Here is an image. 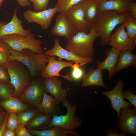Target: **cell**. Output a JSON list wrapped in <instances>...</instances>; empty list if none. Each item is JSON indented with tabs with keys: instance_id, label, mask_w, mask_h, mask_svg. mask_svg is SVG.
I'll use <instances>...</instances> for the list:
<instances>
[{
	"instance_id": "35",
	"label": "cell",
	"mask_w": 136,
	"mask_h": 136,
	"mask_svg": "<svg viewBox=\"0 0 136 136\" xmlns=\"http://www.w3.org/2000/svg\"><path fill=\"white\" fill-rule=\"evenodd\" d=\"M0 82L7 84H11L10 79L7 69L0 64Z\"/></svg>"
},
{
	"instance_id": "34",
	"label": "cell",
	"mask_w": 136,
	"mask_h": 136,
	"mask_svg": "<svg viewBox=\"0 0 136 136\" xmlns=\"http://www.w3.org/2000/svg\"><path fill=\"white\" fill-rule=\"evenodd\" d=\"M33 4V11L39 12L48 9V5L50 0H30Z\"/></svg>"
},
{
	"instance_id": "31",
	"label": "cell",
	"mask_w": 136,
	"mask_h": 136,
	"mask_svg": "<svg viewBox=\"0 0 136 136\" xmlns=\"http://www.w3.org/2000/svg\"><path fill=\"white\" fill-rule=\"evenodd\" d=\"M11 84H7L0 82V99L1 100L8 99L12 96L15 89L12 88Z\"/></svg>"
},
{
	"instance_id": "10",
	"label": "cell",
	"mask_w": 136,
	"mask_h": 136,
	"mask_svg": "<svg viewBox=\"0 0 136 136\" xmlns=\"http://www.w3.org/2000/svg\"><path fill=\"white\" fill-rule=\"evenodd\" d=\"M124 86V81L122 80H120L112 90L101 92L104 95L109 99L111 103V107L114 111H116L117 120L120 115V111L121 108H130L132 106L130 103L126 101L123 97V91Z\"/></svg>"
},
{
	"instance_id": "29",
	"label": "cell",
	"mask_w": 136,
	"mask_h": 136,
	"mask_svg": "<svg viewBox=\"0 0 136 136\" xmlns=\"http://www.w3.org/2000/svg\"><path fill=\"white\" fill-rule=\"evenodd\" d=\"M83 0H57L55 6L57 8V12L65 13L69 9Z\"/></svg>"
},
{
	"instance_id": "18",
	"label": "cell",
	"mask_w": 136,
	"mask_h": 136,
	"mask_svg": "<svg viewBox=\"0 0 136 136\" xmlns=\"http://www.w3.org/2000/svg\"><path fill=\"white\" fill-rule=\"evenodd\" d=\"M120 51L112 47L111 49H107L106 51L107 57L103 61H98L97 63V67L101 70H108V77L109 79L112 78L116 73V66L118 61Z\"/></svg>"
},
{
	"instance_id": "25",
	"label": "cell",
	"mask_w": 136,
	"mask_h": 136,
	"mask_svg": "<svg viewBox=\"0 0 136 136\" xmlns=\"http://www.w3.org/2000/svg\"><path fill=\"white\" fill-rule=\"evenodd\" d=\"M136 55L129 50L120 51L116 66V73L120 70L136 64Z\"/></svg>"
},
{
	"instance_id": "43",
	"label": "cell",
	"mask_w": 136,
	"mask_h": 136,
	"mask_svg": "<svg viewBox=\"0 0 136 136\" xmlns=\"http://www.w3.org/2000/svg\"><path fill=\"white\" fill-rule=\"evenodd\" d=\"M6 112L4 110L0 113V129L3 122Z\"/></svg>"
},
{
	"instance_id": "32",
	"label": "cell",
	"mask_w": 136,
	"mask_h": 136,
	"mask_svg": "<svg viewBox=\"0 0 136 136\" xmlns=\"http://www.w3.org/2000/svg\"><path fill=\"white\" fill-rule=\"evenodd\" d=\"M81 66L78 63L73 64L71 67L72 69L71 76L73 81H78L83 78L84 75V71L80 67Z\"/></svg>"
},
{
	"instance_id": "24",
	"label": "cell",
	"mask_w": 136,
	"mask_h": 136,
	"mask_svg": "<svg viewBox=\"0 0 136 136\" xmlns=\"http://www.w3.org/2000/svg\"><path fill=\"white\" fill-rule=\"evenodd\" d=\"M0 105L6 111L16 113L30 109L31 108L30 105L23 102L18 98L12 96L7 100H0Z\"/></svg>"
},
{
	"instance_id": "46",
	"label": "cell",
	"mask_w": 136,
	"mask_h": 136,
	"mask_svg": "<svg viewBox=\"0 0 136 136\" xmlns=\"http://www.w3.org/2000/svg\"><path fill=\"white\" fill-rule=\"evenodd\" d=\"M95 0L97 1L98 2H99L101 1H105L106 0Z\"/></svg>"
},
{
	"instance_id": "26",
	"label": "cell",
	"mask_w": 136,
	"mask_h": 136,
	"mask_svg": "<svg viewBox=\"0 0 136 136\" xmlns=\"http://www.w3.org/2000/svg\"><path fill=\"white\" fill-rule=\"evenodd\" d=\"M52 118V117L38 112L25 125L28 130H40L47 126Z\"/></svg>"
},
{
	"instance_id": "3",
	"label": "cell",
	"mask_w": 136,
	"mask_h": 136,
	"mask_svg": "<svg viewBox=\"0 0 136 136\" xmlns=\"http://www.w3.org/2000/svg\"><path fill=\"white\" fill-rule=\"evenodd\" d=\"M10 60L20 62L28 69L31 77L41 75L48 62L45 52L38 54L29 50H24L21 51H16L10 46Z\"/></svg>"
},
{
	"instance_id": "2",
	"label": "cell",
	"mask_w": 136,
	"mask_h": 136,
	"mask_svg": "<svg viewBox=\"0 0 136 136\" xmlns=\"http://www.w3.org/2000/svg\"><path fill=\"white\" fill-rule=\"evenodd\" d=\"M98 37L93 25L90 27L88 33L79 32L68 39L65 49L79 57L93 58L95 53L93 43Z\"/></svg>"
},
{
	"instance_id": "19",
	"label": "cell",
	"mask_w": 136,
	"mask_h": 136,
	"mask_svg": "<svg viewBox=\"0 0 136 136\" xmlns=\"http://www.w3.org/2000/svg\"><path fill=\"white\" fill-rule=\"evenodd\" d=\"M131 0H107L99 2L98 14L107 11H116L120 14L129 12V5Z\"/></svg>"
},
{
	"instance_id": "13",
	"label": "cell",
	"mask_w": 136,
	"mask_h": 136,
	"mask_svg": "<svg viewBox=\"0 0 136 136\" xmlns=\"http://www.w3.org/2000/svg\"><path fill=\"white\" fill-rule=\"evenodd\" d=\"M79 31L70 21L65 13H61L56 17L51 33L54 36H62L70 39Z\"/></svg>"
},
{
	"instance_id": "39",
	"label": "cell",
	"mask_w": 136,
	"mask_h": 136,
	"mask_svg": "<svg viewBox=\"0 0 136 136\" xmlns=\"http://www.w3.org/2000/svg\"><path fill=\"white\" fill-rule=\"evenodd\" d=\"M129 14L136 18V3L135 2H130L129 5Z\"/></svg>"
},
{
	"instance_id": "8",
	"label": "cell",
	"mask_w": 136,
	"mask_h": 136,
	"mask_svg": "<svg viewBox=\"0 0 136 136\" xmlns=\"http://www.w3.org/2000/svg\"><path fill=\"white\" fill-rule=\"evenodd\" d=\"M115 128L126 134L136 135V107L121 108Z\"/></svg>"
},
{
	"instance_id": "16",
	"label": "cell",
	"mask_w": 136,
	"mask_h": 136,
	"mask_svg": "<svg viewBox=\"0 0 136 136\" xmlns=\"http://www.w3.org/2000/svg\"><path fill=\"white\" fill-rule=\"evenodd\" d=\"M43 83L45 92L60 102L62 103L67 98L68 90L62 87V82L57 77L44 79Z\"/></svg>"
},
{
	"instance_id": "22",
	"label": "cell",
	"mask_w": 136,
	"mask_h": 136,
	"mask_svg": "<svg viewBox=\"0 0 136 136\" xmlns=\"http://www.w3.org/2000/svg\"><path fill=\"white\" fill-rule=\"evenodd\" d=\"M80 3L86 22L90 27L98 14L99 2L95 0H83Z\"/></svg>"
},
{
	"instance_id": "11",
	"label": "cell",
	"mask_w": 136,
	"mask_h": 136,
	"mask_svg": "<svg viewBox=\"0 0 136 136\" xmlns=\"http://www.w3.org/2000/svg\"><path fill=\"white\" fill-rule=\"evenodd\" d=\"M57 10V8L55 6L37 12L28 10L24 12L23 16L28 23H36L40 25L43 29L45 30L49 28Z\"/></svg>"
},
{
	"instance_id": "14",
	"label": "cell",
	"mask_w": 136,
	"mask_h": 136,
	"mask_svg": "<svg viewBox=\"0 0 136 136\" xmlns=\"http://www.w3.org/2000/svg\"><path fill=\"white\" fill-rule=\"evenodd\" d=\"M47 57L48 62L41 75L42 78L45 79L53 77H59L65 78L68 81L73 82L72 77L69 74L62 75L59 74L63 69L67 67H71L73 63V61L66 62L57 60L55 59V56L47 55Z\"/></svg>"
},
{
	"instance_id": "1",
	"label": "cell",
	"mask_w": 136,
	"mask_h": 136,
	"mask_svg": "<svg viewBox=\"0 0 136 136\" xmlns=\"http://www.w3.org/2000/svg\"><path fill=\"white\" fill-rule=\"evenodd\" d=\"M125 15L113 11H105L97 14L93 25L99 37H101L100 46L108 44L112 31L117 25L123 23Z\"/></svg>"
},
{
	"instance_id": "38",
	"label": "cell",
	"mask_w": 136,
	"mask_h": 136,
	"mask_svg": "<svg viewBox=\"0 0 136 136\" xmlns=\"http://www.w3.org/2000/svg\"><path fill=\"white\" fill-rule=\"evenodd\" d=\"M118 129L114 128L110 129H106L105 132L107 136H125L126 134L122 132L119 133L117 132Z\"/></svg>"
},
{
	"instance_id": "20",
	"label": "cell",
	"mask_w": 136,
	"mask_h": 136,
	"mask_svg": "<svg viewBox=\"0 0 136 136\" xmlns=\"http://www.w3.org/2000/svg\"><path fill=\"white\" fill-rule=\"evenodd\" d=\"M60 103L45 91L42 100L37 108L38 112L52 117L60 112Z\"/></svg>"
},
{
	"instance_id": "23",
	"label": "cell",
	"mask_w": 136,
	"mask_h": 136,
	"mask_svg": "<svg viewBox=\"0 0 136 136\" xmlns=\"http://www.w3.org/2000/svg\"><path fill=\"white\" fill-rule=\"evenodd\" d=\"M28 130L33 135L37 136H67L69 135L78 136L79 133L64 130L61 127L54 126L42 130Z\"/></svg>"
},
{
	"instance_id": "28",
	"label": "cell",
	"mask_w": 136,
	"mask_h": 136,
	"mask_svg": "<svg viewBox=\"0 0 136 136\" xmlns=\"http://www.w3.org/2000/svg\"><path fill=\"white\" fill-rule=\"evenodd\" d=\"M38 112L36 108L17 113L19 123L25 126Z\"/></svg>"
},
{
	"instance_id": "15",
	"label": "cell",
	"mask_w": 136,
	"mask_h": 136,
	"mask_svg": "<svg viewBox=\"0 0 136 136\" xmlns=\"http://www.w3.org/2000/svg\"><path fill=\"white\" fill-rule=\"evenodd\" d=\"M17 8L14 10V13L11 20L9 23L0 20V41L5 36L12 34H16L25 37L31 33L29 29H25L22 25L23 22L20 20L17 15Z\"/></svg>"
},
{
	"instance_id": "42",
	"label": "cell",
	"mask_w": 136,
	"mask_h": 136,
	"mask_svg": "<svg viewBox=\"0 0 136 136\" xmlns=\"http://www.w3.org/2000/svg\"><path fill=\"white\" fill-rule=\"evenodd\" d=\"M16 136L15 131L6 128L4 132L3 135V136Z\"/></svg>"
},
{
	"instance_id": "27",
	"label": "cell",
	"mask_w": 136,
	"mask_h": 136,
	"mask_svg": "<svg viewBox=\"0 0 136 136\" xmlns=\"http://www.w3.org/2000/svg\"><path fill=\"white\" fill-rule=\"evenodd\" d=\"M123 23L127 30V32L131 39L136 40V18L129 13L125 14Z\"/></svg>"
},
{
	"instance_id": "41",
	"label": "cell",
	"mask_w": 136,
	"mask_h": 136,
	"mask_svg": "<svg viewBox=\"0 0 136 136\" xmlns=\"http://www.w3.org/2000/svg\"><path fill=\"white\" fill-rule=\"evenodd\" d=\"M18 4L22 7H25L30 5V0H16Z\"/></svg>"
},
{
	"instance_id": "45",
	"label": "cell",
	"mask_w": 136,
	"mask_h": 136,
	"mask_svg": "<svg viewBox=\"0 0 136 136\" xmlns=\"http://www.w3.org/2000/svg\"><path fill=\"white\" fill-rule=\"evenodd\" d=\"M4 0H0V10L1 9L3 2Z\"/></svg>"
},
{
	"instance_id": "7",
	"label": "cell",
	"mask_w": 136,
	"mask_h": 136,
	"mask_svg": "<svg viewBox=\"0 0 136 136\" xmlns=\"http://www.w3.org/2000/svg\"><path fill=\"white\" fill-rule=\"evenodd\" d=\"M45 91L43 82L39 79H35L31 81L27 88L18 98L36 108L42 101Z\"/></svg>"
},
{
	"instance_id": "9",
	"label": "cell",
	"mask_w": 136,
	"mask_h": 136,
	"mask_svg": "<svg viewBox=\"0 0 136 136\" xmlns=\"http://www.w3.org/2000/svg\"><path fill=\"white\" fill-rule=\"evenodd\" d=\"M123 23L111 36L108 44L120 51H134L136 48V40L130 38Z\"/></svg>"
},
{
	"instance_id": "30",
	"label": "cell",
	"mask_w": 136,
	"mask_h": 136,
	"mask_svg": "<svg viewBox=\"0 0 136 136\" xmlns=\"http://www.w3.org/2000/svg\"><path fill=\"white\" fill-rule=\"evenodd\" d=\"M10 46L5 43L0 41V64L3 66L10 61Z\"/></svg>"
},
{
	"instance_id": "21",
	"label": "cell",
	"mask_w": 136,
	"mask_h": 136,
	"mask_svg": "<svg viewBox=\"0 0 136 136\" xmlns=\"http://www.w3.org/2000/svg\"><path fill=\"white\" fill-rule=\"evenodd\" d=\"M101 71L98 67L95 69L90 68L87 73L83 76L81 86L85 87L98 86L107 89L103 79Z\"/></svg>"
},
{
	"instance_id": "40",
	"label": "cell",
	"mask_w": 136,
	"mask_h": 136,
	"mask_svg": "<svg viewBox=\"0 0 136 136\" xmlns=\"http://www.w3.org/2000/svg\"><path fill=\"white\" fill-rule=\"evenodd\" d=\"M6 113L1 128L0 129V136H3L4 132L6 128L9 112L6 111Z\"/></svg>"
},
{
	"instance_id": "37",
	"label": "cell",
	"mask_w": 136,
	"mask_h": 136,
	"mask_svg": "<svg viewBox=\"0 0 136 136\" xmlns=\"http://www.w3.org/2000/svg\"><path fill=\"white\" fill-rule=\"evenodd\" d=\"M16 136H32L26 129L25 126L19 123L18 124L15 130Z\"/></svg>"
},
{
	"instance_id": "33",
	"label": "cell",
	"mask_w": 136,
	"mask_h": 136,
	"mask_svg": "<svg viewBox=\"0 0 136 136\" xmlns=\"http://www.w3.org/2000/svg\"><path fill=\"white\" fill-rule=\"evenodd\" d=\"M18 123L16 113L13 112H9L6 129L15 131Z\"/></svg>"
},
{
	"instance_id": "6",
	"label": "cell",
	"mask_w": 136,
	"mask_h": 136,
	"mask_svg": "<svg viewBox=\"0 0 136 136\" xmlns=\"http://www.w3.org/2000/svg\"><path fill=\"white\" fill-rule=\"evenodd\" d=\"M0 41L6 44L13 49L19 51L28 50L34 53H42L44 50L41 47L42 41L35 38L34 35L31 33L25 36L16 34L6 35Z\"/></svg>"
},
{
	"instance_id": "36",
	"label": "cell",
	"mask_w": 136,
	"mask_h": 136,
	"mask_svg": "<svg viewBox=\"0 0 136 136\" xmlns=\"http://www.w3.org/2000/svg\"><path fill=\"white\" fill-rule=\"evenodd\" d=\"M123 98L127 99L134 107H136V95L133 93L131 89H126L123 91Z\"/></svg>"
},
{
	"instance_id": "5",
	"label": "cell",
	"mask_w": 136,
	"mask_h": 136,
	"mask_svg": "<svg viewBox=\"0 0 136 136\" xmlns=\"http://www.w3.org/2000/svg\"><path fill=\"white\" fill-rule=\"evenodd\" d=\"M62 103L63 106L65 107L67 109L66 114L60 115H53L48 124L40 130L56 126L60 127L64 130L77 132L76 129L79 128L82 126V121L80 118L75 115L76 105L75 104L72 105L67 98Z\"/></svg>"
},
{
	"instance_id": "12",
	"label": "cell",
	"mask_w": 136,
	"mask_h": 136,
	"mask_svg": "<svg viewBox=\"0 0 136 136\" xmlns=\"http://www.w3.org/2000/svg\"><path fill=\"white\" fill-rule=\"evenodd\" d=\"M59 41V40L58 39L55 40L53 48L47 50L45 52L47 55L58 56L61 59H64L67 61L78 63L81 66H84L86 64L92 62L94 60L93 58H83L77 56L63 48L60 45Z\"/></svg>"
},
{
	"instance_id": "4",
	"label": "cell",
	"mask_w": 136,
	"mask_h": 136,
	"mask_svg": "<svg viewBox=\"0 0 136 136\" xmlns=\"http://www.w3.org/2000/svg\"><path fill=\"white\" fill-rule=\"evenodd\" d=\"M4 66L8 70L11 83L14 88L12 97L18 98L27 88L31 81L30 73L20 62L16 60H11Z\"/></svg>"
},
{
	"instance_id": "44",
	"label": "cell",
	"mask_w": 136,
	"mask_h": 136,
	"mask_svg": "<svg viewBox=\"0 0 136 136\" xmlns=\"http://www.w3.org/2000/svg\"><path fill=\"white\" fill-rule=\"evenodd\" d=\"M1 100L0 99V100ZM4 108L0 105V113L4 110Z\"/></svg>"
},
{
	"instance_id": "17",
	"label": "cell",
	"mask_w": 136,
	"mask_h": 136,
	"mask_svg": "<svg viewBox=\"0 0 136 136\" xmlns=\"http://www.w3.org/2000/svg\"><path fill=\"white\" fill-rule=\"evenodd\" d=\"M80 2L73 6L65 13L79 32L88 33L90 27L86 22Z\"/></svg>"
}]
</instances>
